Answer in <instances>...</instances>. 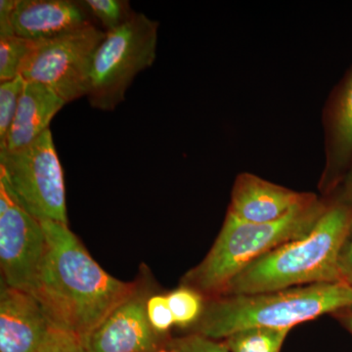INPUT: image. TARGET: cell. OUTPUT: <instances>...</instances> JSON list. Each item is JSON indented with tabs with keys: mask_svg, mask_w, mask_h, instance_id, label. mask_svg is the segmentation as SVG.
<instances>
[{
	"mask_svg": "<svg viewBox=\"0 0 352 352\" xmlns=\"http://www.w3.org/2000/svg\"><path fill=\"white\" fill-rule=\"evenodd\" d=\"M46 250L30 293L54 327L85 340L133 289L111 276L68 224L41 221Z\"/></svg>",
	"mask_w": 352,
	"mask_h": 352,
	"instance_id": "1",
	"label": "cell"
},
{
	"mask_svg": "<svg viewBox=\"0 0 352 352\" xmlns=\"http://www.w3.org/2000/svg\"><path fill=\"white\" fill-rule=\"evenodd\" d=\"M327 199V208L309 232L252 261L220 296L252 295L340 282L338 256L352 219V205Z\"/></svg>",
	"mask_w": 352,
	"mask_h": 352,
	"instance_id": "2",
	"label": "cell"
},
{
	"mask_svg": "<svg viewBox=\"0 0 352 352\" xmlns=\"http://www.w3.org/2000/svg\"><path fill=\"white\" fill-rule=\"evenodd\" d=\"M352 307V287L320 283L252 295L220 296L206 300L193 333L214 340L249 327L289 329L324 314Z\"/></svg>",
	"mask_w": 352,
	"mask_h": 352,
	"instance_id": "3",
	"label": "cell"
},
{
	"mask_svg": "<svg viewBox=\"0 0 352 352\" xmlns=\"http://www.w3.org/2000/svg\"><path fill=\"white\" fill-rule=\"evenodd\" d=\"M318 196L283 219L268 223L242 221L227 214L207 256L182 278V286L196 289L206 300L223 293L229 282L256 261L289 241L309 232L328 207Z\"/></svg>",
	"mask_w": 352,
	"mask_h": 352,
	"instance_id": "4",
	"label": "cell"
},
{
	"mask_svg": "<svg viewBox=\"0 0 352 352\" xmlns=\"http://www.w3.org/2000/svg\"><path fill=\"white\" fill-rule=\"evenodd\" d=\"M157 30V21L134 12L124 25L106 32L92 65L87 96L91 107L113 111L124 100L134 78L156 59Z\"/></svg>",
	"mask_w": 352,
	"mask_h": 352,
	"instance_id": "5",
	"label": "cell"
},
{
	"mask_svg": "<svg viewBox=\"0 0 352 352\" xmlns=\"http://www.w3.org/2000/svg\"><path fill=\"white\" fill-rule=\"evenodd\" d=\"M0 179L39 221L68 224L63 170L50 129L24 148L0 151Z\"/></svg>",
	"mask_w": 352,
	"mask_h": 352,
	"instance_id": "6",
	"label": "cell"
},
{
	"mask_svg": "<svg viewBox=\"0 0 352 352\" xmlns=\"http://www.w3.org/2000/svg\"><path fill=\"white\" fill-rule=\"evenodd\" d=\"M106 32L94 25L67 36L36 43L20 76L56 92L66 103L87 96L97 48Z\"/></svg>",
	"mask_w": 352,
	"mask_h": 352,
	"instance_id": "7",
	"label": "cell"
},
{
	"mask_svg": "<svg viewBox=\"0 0 352 352\" xmlns=\"http://www.w3.org/2000/svg\"><path fill=\"white\" fill-rule=\"evenodd\" d=\"M46 250L43 223L27 212L0 179L1 282L31 292Z\"/></svg>",
	"mask_w": 352,
	"mask_h": 352,
	"instance_id": "8",
	"label": "cell"
},
{
	"mask_svg": "<svg viewBox=\"0 0 352 352\" xmlns=\"http://www.w3.org/2000/svg\"><path fill=\"white\" fill-rule=\"evenodd\" d=\"M129 295L83 340L88 352H164L171 338L150 324L148 298L155 293L149 270L144 266Z\"/></svg>",
	"mask_w": 352,
	"mask_h": 352,
	"instance_id": "9",
	"label": "cell"
},
{
	"mask_svg": "<svg viewBox=\"0 0 352 352\" xmlns=\"http://www.w3.org/2000/svg\"><path fill=\"white\" fill-rule=\"evenodd\" d=\"M323 124L326 160L319 189L328 197L352 166V66L331 94Z\"/></svg>",
	"mask_w": 352,
	"mask_h": 352,
	"instance_id": "10",
	"label": "cell"
},
{
	"mask_svg": "<svg viewBox=\"0 0 352 352\" xmlns=\"http://www.w3.org/2000/svg\"><path fill=\"white\" fill-rule=\"evenodd\" d=\"M54 326L29 292L0 287V352H38Z\"/></svg>",
	"mask_w": 352,
	"mask_h": 352,
	"instance_id": "11",
	"label": "cell"
},
{
	"mask_svg": "<svg viewBox=\"0 0 352 352\" xmlns=\"http://www.w3.org/2000/svg\"><path fill=\"white\" fill-rule=\"evenodd\" d=\"M316 197L285 188L252 173H241L234 182L227 214L242 221L268 223L283 219Z\"/></svg>",
	"mask_w": 352,
	"mask_h": 352,
	"instance_id": "12",
	"label": "cell"
},
{
	"mask_svg": "<svg viewBox=\"0 0 352 352\" xmlns=\"http://www.w3.org/2000/svg\"><path fill=\"white\" fill-rule=\"evenodd\" d=\"M94 25L78 1L16 0L13 32L32 43H45Z\"/></svg>",
	"mask_w": 352,
	"mask_h": 352,
	"instance_id": "13",
	"label": "cell"
},
{
	"mask_svg": "<svg viewBox=\"0 0 352 352\" xmlns=\"http://www.w3.org/2000/svg\"><path fill=\"white\" fill-rule=\"evenodd\" d=\"M66 104L50 87L25 82L6 147L0 151H14L31 144L50 131L51 120Z\"/></svg>",
	"mask_w": 352,
	"mask_h": 352,
	"instance_id": "14",
	"label": "cell"
},
{
	"mask_svg": "<svg viewBox=\"0 0 352 352\" xmlns=\"http://www.w3.org/2000/svg\"><path fill=\"white\" fill-rule=\"evenodd\" d=\"M289 329L249 327L224 339L230 352H281Z\"/></svg>",
	"mask_w": 352,
	"mask_h": 352,
	"instance_id": "15",
	"label": "cell"
},
{
	"mask_svg": "<svg viewBox=\"0 0 352 352\" xmlns=\"http://www.w3.org/2000/svg\"><path fill=\"white\" fill-rule=\"evenodd\" d=\"M166 296L176 327L193 328L203 314L206 298L196 289L182 285Z\"/></svg>",
	"mask_w": 352,
	"mask_h": 352,
	"instance_id": "16",
	"label": "cell"
},
{
	"mask_svg": "<svg viewBox=\"0 0 352 352\" xmlns=\"http://www.w3.org/2000/svg\"><path fill=\"white\" fill-rule=\"evenodd\" d=\"M36 43L16 34L0 38V82L14 80L20 76L23 64Z\"/></svg>",
	"mask_w": 352,
	"mask_h": 352,
	"instance_id": "17",
	"label": "cell"
},
{
	"mask_svg": "<svg viewBox=\"0 0 352 352\" xmlns=\"http://www.w3.org/2000/svg\"><path fill=\"white\" fill-rule=\"evenodd\" d=\"M85 12L94 16L106 29L113 31L131 19L134 12L124 0H83L78 1Z\"/></svg>",
	"mask_w": 352,
	"mask_h": 352,
	"instance_id": "18",
	"label": "cell"
},
{
	"mask_svg": "<svg viewBox=\"0 0 352 352\" xmlns=\"http://www.w3.org/2000/svg\"><path fill=\"white\" fill-rule=\"evenodd\" d=\"M25 85L21 76L0 83V150L6 147Z\"/></svg>",
	"mask_w": 352,
	"mask_h": 352,
	"instance_id": "19",
	"label": "cell"
},
{
	"mask_svg": "<svg viewBox=\"0 0 352 352\" xmlns=\"http://www.w3.org/2000/svg\"><path fill=\"white\" fill-rule=\"evenodd\" d=\"M164 352H230L226 342L198 333L170 339Z\"/></svg>",
	"mask_w": 352,
	"mask_h": 352,
	"instance_id": "20",
	"label": "cell"
},
{
	"mask_svg": "<svg viewBox=\"0 0 352 352\" xmlns=\"http://www.w3.org/2000/svg\"><path fill=\"white\" fill-rule=\"evenodd\" d=\"M147 315L150 324L156 332L168 336L171 328L175 327V319L168 305V296L153 293L148 298Z\"/></svg>",
	"mask_w": 352,
	"mask_h": 352,
	"instance_id": "21",
	"label": "cell"
},
{
	"mask_svg": "<svg viewBox=\"0 0 352 352\" xmlns=\"http://www.w3.org/2000/svg\"><path fill=\"white\" fill-rule=\"evenodd\" d=\"M38 352H88L82 338L52 327Z\"/></svg>",
	"mask_w": 352,
	"mask_h": 352,
	"instance_id": "22",
	"label": "cell"
},
{
	"mask_svg": "<svg viewBox=\"0 0 352 352\" xmlns=\"http://www.w3.org/2000/svg\"><path fill=\"white\" fill-rule=\"evenodd\" d=\"M338 270L340 282L352 287V219L340 245Z\"/></svg>",
	"mask_w": 352,
	"mask_h": 352,
	"instance_id": "23",
	"label": "cell"
},
{
	"mask_svg": "<svg viewBox=\"0 0 352 352\" xmlns=\"http://www.w3.org/2000/svg\"><path fill=\"white\" fill-rule=\"evenodd\" d=\"M16 0H1L0 1V38L14 36L12 27V12Z\"/></svg>",
	"mask_w": 352,
	"mask_h": 352,
	"instance_id": "24",
	"label": "cell"
},
{
	"mask_svg": "<svg viewBox=\"0 0 352 352\" xmlns=\"http://www.w3.org/2000/svg\"><path fill=\"white\" fill-rule=\"evenodd\" d=\"M326 198H331L335 201L352 205V166L347 170L342 182L338 185L337 188L333 190V193Z\"/></svg>",
	"mask_w": 352,
	"mask_h": 352,
	"instance_id": "25",
	"label": "cell"
},
{
	"mask_svg": "<svg viewBox=\"0 0 352 352\" xmlns=\"http://www.w3.org/2000/svg\"><path fill=\"white\" fill-rule=\"evenodd\" d=\"M333 315L342 324V327L346 328L352 335V307L344 308Z\"/></svg>",
	"mask_w": 352,
	"mask_h": 352,
	"instance_id": "26",
	"label": "cell"
}]
</instances>
